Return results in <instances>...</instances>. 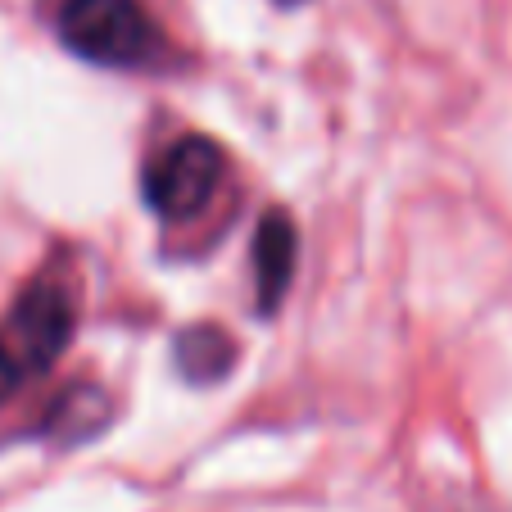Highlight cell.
Listing matches in <instances>:
<instances>
[{
	"mask_svg": "<svg viewBox=\"0 0 512 512\" xmlns=\"http://www.w3.org/2000/svg\"><path fill=\"white\" fill-rule=\"evenodd\" d=\"M277 5H304V0H277Z\"/></svg>",
	"mask_w": 512,
	"mask_h": 512,
	"instance_id": "7",
	"label": "cell"
},
{
	"mask_svg": "<svg viewBox=\"0 0 512 512\" xmlns=\"http://www.w3.org/2000/svg\"><path fill=\"white\" fill-rule=\"evenodd\" d=\"M173 358H177V372L191 386H218L236 368V336L223 331L218 322H191V327L177 331Z\"/></svg>",
	"mask_w": 512,
	"mask_h": 512,
	"instance_id": "6",
	"label": "cell"
},
{
	"mask_svg": "<svg viewBox=\"0 0 512 512\" xmlns=\"http://www.w3.org/2000/svg\"><path fill=\"white\" fill-rule=\"evenodd\" d=\"M55 32L96 68H155L168 55L159 23L141 0H55Z\"/></svg>",
	"mask_w": 512,
	"mask_h": 512,
	"instance_id": "1",
	"label": "cell"
},
{
	"mask_svg": "<svg viewBox=\"0 0 512 512\" xmlns=\"http://www.w3.org/2000/svg\"><path fill=\"white\" fill-rule=\"evenodd\" d=\"M109 417H114V404H109L105 390L96 381H78V386L59 390L55 404L46 408L41 435L55 440V445H87L109 426Z\"/></svg>",
	"mask_w": 512,
	"mask_h": 512,
	"instance_id": "5",
	"label": "cell"
},
{
	"mask_svg": "<svg viewBox=\"0 0 512 512\" xmlns=\"http://www.w3.org/2000/svg\"><path fill=\"white\" fill-rule=\"evenodd\" d=\"M250 268H254V304L263 318H277V309L286 304L295 268H300V232L290 223V213L268 209L254 227L250 245Z\"/></svg>",
	"mask_w": 512,
	"mask_h": 512,
	"instance_id": "4",
	"label": "cell"
},
{
	"mask_svg": "<svg viewBox=\"0 0 512 512\" xmlns=\"http://www.w3.org/2000/svg\"><path fill=\"white\" fill-rule=\"evenodd\" d=\"M227 173L223 145L204 132H186L168 141L141 173V200L164 223H186L218 195Z\"/></svg>",
	"mask_w": 512,
	"mask_h": 512,
	"instance_id": "3",
	"label": "cell"
},
{
	"mask_svg": "<svg viewBox=\"0 0 512 512\" xmlns=\"http://www.w3.org/2000/svg\"><path fill=\"white\" fill-rule=\"evenodd\" d=\"M73 327H78V290L64 272L50 268L32 277L10 304V313L0 318V358L28 386L41 372H50V363H59V354L73 340Z\"/></svg>",
	"mask_w": 512,
	"mask_h": 512,
	"instance_id": "2",
	"label": "cell"
}]
</instances>
